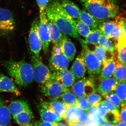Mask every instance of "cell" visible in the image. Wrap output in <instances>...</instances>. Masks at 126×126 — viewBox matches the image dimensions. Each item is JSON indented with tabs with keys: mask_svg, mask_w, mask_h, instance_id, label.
Returning <instances> with one entry per match:
<instances>
[{
	"mask_svg": "<svg viewBox=\"0 0 126 126\" xmlns=\"http://www.w3.org/2000/svg\"><path fill=\"white\" fill-rule=\"evenodd\" d=\"M45 12L48 20L54 23L63 33L80 40L75 20L65 12L59 0H52L48 2Z\"/></svg>",
	"mask_w": 126,
	"mask_h": 126,
	"instance_id": "1",
	"label": "cell"
},
{
	"mask_svg": "<svg viewBox=\"0 0 126 126\" xmlns=\"http://www.w3.org/2000/svg\"><path fill=\"white\" fill-rule=\"evenodd\" d=\"M119 112L120 121L126 124V106H121Z\"/></svg>",
	"mask_w": 126,
	"mask_h": 126,
	"instance_id": "46",
	"label": "cell"
},
{
	"mask_svg": "<svg viewBox=\"0 0 126 126\" xmlns=\"http://www.w3.org/2000/svg\"><path fill=\"white\" fill-rule=\"evenodd\" d=\"M69 126H86L85 124L84 125V124H82V123L79 122L75 123L70 124Z\"/></svg>",
	"mask_w": 126,
	"mask_h": 126,
	"instance_id": "48",
	"label": "cell"
},
{
	"mask_svg": "<svg viewBox=\"0 0 126 126\" xmlns=\"http://www.w3.org/2000/svg\"><path fill=\"white\" fill-rule=\"evenodd\" d=\"M118 82L114 78H110L100 80L96 90L103 97L115 91Z\"/></svg>",
	"mask_w": 126,
	"mask_h": 126,
	"instance_id": "17",
	"label": "cell"
},
{
	"mask_svg": "<svg viewBox=\"0 0 126 126\" xmlns=\"http://www.w3.org/2000/svg\"><path fill=\"white\" fill-rule=\"evenodd\" d=\"M38 110L41 119L44 121L50 122H58L63 118L49 107L47 102L41 101L38 106Z\"/></svg>",
	"mask_w": 126,
	"mask_h": 126,
	"instance_id": "12",
	"label": "cell"
},
{
	"mask_svg": "<svg viewBox=\"0 0 126 126\" xmlns=\"http://www.w3.org/2000/svg\"></svg>",
	"mask_w": 126,
	"mask_h": 126,
	"instance_id": "53",
	"label": "cell"
},
{
	"mask_svg": "<svg viewBox=\"0 0 126 126\" xmlns=\"http://www.w3.org/2000/svg\"><path fill=\"white\" fill-rule=\"evenodd\" d=\"M102 33L110 39L117 40L121 36L122 31L117 21L102 20L99 27Z\"/></svg>",
	"mask_w": 126,
	"mask_h": 126,
	"instance_id": "11",
	"label": "cell"
},
{
	"mask_svg": "<svg viewBox=\"0 0 126 126\" xmlns=\"http://www.w3.org/2000/svg\"><path fill=\"white\" fill-rule=\"evenodd\" d=\"M89 118V117H88ZM86 126H98L94 120L91 118H88L87 121L85 124Z\"/></svg>",
	"mask_w": 126,
	"mask_h": 126,
	"instance_id": "47",
	"label": "cell"
},
{
	"mask_svg": "<svg viewBox=\"0 0 126 126\" xmlns=\"http://www.w3.org/2000/svg\"><path fill=\"white\" fill-rule=\"evenodd\" d=\"M71 87L72 92L78 98H86L96 90L94 79L90 77L78 79Z\"/></svg>",
	"mask_w": 126,
	"mask_h": 126,
	"instance_id": "7",
	"label": "cell"
},
{
	"mask_svg": "<svg viewBox=\"0 0 126 126\" xmlns=\"http://www.w3.org/2000/svg\"><path fill=\"white\" fill-rule=\"evenodd\" d=\"M98 45L106 52H108L112 55H114L115 51V46L110 38L107 36L102 34Z\"/></svg>",
	"mask_w": 126,
	"mask_h": 126,
	"instance_id": "29",
	"label": "cell"
},
{
	"mask_svg": "<svg viewBox=\"0 0 126 126\" xmlns=\"http://www.w3.org/2000/svg\"><path fill=\"white\" fill-rule=\"evenodd\" d=\"M79 41L82 47L81 53L83 56L88 74L89 77L94 79L99 75L102 64L94 51L89 48L85 41L81 39Z\"/></svg>",
	"mask_w": 126,
	"mask_h": 126,
	"instance_id": "4",
	"label": "cell"
},
{
	"mask_svg": "<svg viewBox=\"0 0 126 126\" xmlns=\"http://www.w3.org/2000/svg\"><path fill=\"white\" fill-rule=\"evenodd\" d=\"M5 66L8 74L19 87H25L33 82V66L25 60L20 61L10 60L6 62Z\"/></svg>",
	"mask_w": 126,
	"mask_h": 126,
	"instance_id": "3",
	"label": "cell"
},
{
	"mask_svg": "<svg viewBox=\"0 0 126 126\" xmlns=\"http://www.w3.org/2000/svg\"><path fill=\"white\" fill-rule=\"evenodd\" d=\"M86 98L90 106L97 107L101 102L102 97L99 93L95 92L88 96Z\"/></svg>",
	"mask_w": 126,
	"mask_h": 126,
	"instance_id": "36",
	"label": "cell"
},
{
	"mask_svg": "<svg viewBox=\"0 0 126 126\" xmlns=\"http://www.w3.org/2000/svg\"><path fill=\"white\" fill-rule=\"evenodd\" d=\"M77 107L75 106H70L68 107L66 115L64 119L67 124H70L78 122L76 117L75 111Z\"/></svg>",
	"mask_w": 126,
	"mask_h": 126,
	"instance_id": "35",
	"label": "cell"
},
{
	"mask_svg": "<svg viewBox=\"0 0 126 126\" xmlns=\"http://www.w3.org/2000/svg\"><path fill=\"white\" fill-rule=\"evenodd\" d=\"M101 102L106 108L108 113L112 115L115 120V123L120 121L119 110L113 104L106 100Z\"/></svg>",
	"mask_w": 126,
	"mask_h": 126,
	"instance_id": "30",
	"label": "cell"
},
{
	"mask_svg": "<svg viewBox=\"0 0 126 126\" xmlns=\"http://www.w3.org/2000/svg\"><path fill=\"white\" fill-rule=\"evenodd\" d=\"M0 91L11 93L17 96H20L21 94L12 80L1 73H0Z\"/></svg>",
	"mask_w": 126,
	"mask_h": 126,
	"instance_id": "18",
	"label": "cell"
},
{
	"mask_svg": "<svg viewBox=\"0 0 126 126\" xmlns=\"http://www.w3.org/2000/svg\"><path fill=\"white\" fill-rule=\"evenodd\" d=\"M58 122H50L40 120L35 122L34 123L35 126H55Z\"/></svg>",
	"mask_w": 126,
	"mask_h": 126,
	"instance_id": "43",
	"label": "cell"
},
{
	"mask_svg": "<svg viewBox=\"0 0 126 126\" xmlns=\"http://www.w3.org/2000/svg\"><path fill=\"white\" fill-rule=\"evenodd\" d=\"M87 114L89 118L92 119L95 115L98 113L97 107L90 106L87 111Z\"/></svg>",
	"mask_w": 126,
	"mask_h": 126,
	"instance_id": "44",
	"label": "cell"
},
{
	"mask_svg": "<svg viewBox=\"0 0 126 126\" xmlns=\"http://www.w3.org/2000/svg\"><path fill=\"white\" fill-rule=\"evenodd\" d=\"M98 113L100 116L102 118L105 122H107V116L108 112L103 104L101 102L97 106Z\"/></svg>",
	"mask_w": 126,
	"mask_h": 126,
	"instance_id": "41",
	"label": "cell"
},
{
	"mask_svg": "<svg viewBox=\"0 0 126 126\" xmlns=\"http://www.w3.org/2000/svg\"><path fill=\"white\" fill-rule=\"evenodd\" d=\"M76 117L78 122L82 124H86L88 119L87 113L84 110L77 107L75 111Z\"/></svg>",
	"mask_w": 126,
	"mask_h": 126,
	"instance_id": "37",
	"label": "cell"
},
{
	"mask_svg": "<svg viewBox=\"0 0 126 126\" xmlns=\"http://www.w3.org/2000/svg\"><path fill=\"white\" fill-rule=\"evenodd\" d=\"M75 107L84 111H87L90 107L86 98H78L77 102Z\"/></svg>",
	"mask_w": 126,
	"mask_h": 126,
	"instance_id": "40",
	"label": "cell"
},
{
	"mask_svg": "<svg viewBox=\"0 0 126 126\" xmlns=\"http://www.w3.org/2000/svg\"><path fill=\"white\" fill-rule=\"evenodd\" d=\"M85 10L100 20L109 19L118 14L119 7L116 0H78Z\"/></svg>",
	"mask_w": 126,
	"mask_h": 126,
	"instance_id": "2",
	"label": "cell"
},
{
	"mask_svg": "<svg viewBox=\"0 0 126 126\" xmlns=\"http://www.w3.org/2000/svg\"><path fill=\"white\" fill-rule=\"evenodd\" d=\"M54 78L66 88L71 87L76 81L74 75L67 69L51 71Z\"/></svg>",
	"mask_w": 126,
	"mask_h": 126,
	"instance_id": "13",
	"label": "cell"
},
{
	"mask_svg": "<svg viewBox=\"0 0 126 126\" xmlns=\"http://www.w3.org/2000/svg\"><path fill=\"white\" fill-rule=\"evenodd\" d=\"M116 123L114 126H126V124L121 121H119Z\"/></svg>",
	"mask_w": 126,
	"mask_h": 126,
	"instance_id": "49",
	"label": "cell"
},
{
	"mask_svg": "<svg viewBox=\"0 0 126 126\" xmlns=\"http://www.w3.org/2000/svg\"><path fill=\"white\" fill-rule=\"evenodd\" d=\"M11 115L4 101L0 96V126H7L11 122Z\"/></svg>",
	"mask_w": 126,
	"mask_h": 126,
	"instance_id": "23",
	"label": "cell"
},
{
	"mask_svg": "<svg viewBox=\"0 0 126 126\" xmlns=\"http://www.w3.org/2000/svg\"><path fill=\"white\" fill-rule=\"evenodd\" d=\"M60 4L65 12L74 19H78L81 10L73 2L70 0H60Z\"/></svg>",
	"mask_w": 126,
	"mask_h": 126,
	"instance_id": "22",
	"label": "cell"
},
{
	"mask_svg": "<svg viewBox=\"0 0 126 126\" xmlns=\"http://www.w3.org/2000/svg\"><path fill=\"white\" fill-rule=\"evenodd\" d=\"M114 91L121 100V106H126V82L118 83Z\"/></svg>",
	"mask_w": 126,
	"mask_h": 126,
	"instance_id": "32",
	"label": "cell"
},
{
	"mask_svg": "<svg viewBox=\"0 0 126 126\" xmlns=\"http://www.w3.org/2000/svg\"><path fill=\"white\" fill-rule=\"evenodd\" d=\"M113 75L118 82H126V65L118 61H116V67Z\"/></svg>",
	"mask_w": 126,
	"mask_h": 126,
	"instance_id": "28",
	"label": "cell"
},
{
	"mask_svg": "<svg viewBox=\"0 0 126 126\" xmlns=\"http://www.w3.org/2000/svg\"><path fill=\"white\" fill-rule=\"evenodd\" d=\"M70 71L74 75L76 80L85 78L87 69L83 56L81 53L78 55L74 61Z\"/></svg>",
	"mask_w": 126,
	"mask_h": 126,
	"instance_id": "16",
	"label": "cell"
},
{
	"mask_svg": "<svg viewBox=\"0 0 126 126\" xmlns=\"http://www.w3.org/2000/svg\"><path fill=\"white\" fill-rule=\"evenodd\" d=\"M116 65L114 55L107 58L102 64L99 74L100 80L111 78L113 74Z\"/></svg>",
	"mask_w": 126,
	"mask_h": 126,
	"instance_id": "19",
	"label": "cell"
},
{
	"mask_svg": "<svg viewBox=\"0 0 126 126\" xmlns=\"http://www.w3.org/2000/svg\"><path fill=\"white\" fill-rule=\"evenodd\" d=\"M38 33L42 48L45 54L48 53L50 42L48 29V21L46 12L40 13Z\"/></svg>",
	"mask_w": 126,
	"mask_h": 126,
	"instance_id": "9",
	"label": "cell"
},
{
	"mask_svg": "<svg viewBox=\"0 0 126 126\" xmlns=\"http://www.w3.org/2000/svg\"><path fill=\"white\" fill-rule=\"evenodd\" d=\"M16 25L12 13L0 7V37H8L14 33Z\"/></svg>",
	"mask_w": 126,
	"mask_h": 126,
	"instance_id": "6",
	"label": "cell"
},
{
	"mask_svg": "<svg viewBox=\"0 0 126 126\" xmlns=\"http://www.w3.org/2000/svg\"><path fill=\"white\" fill-rule=\"evenodd\" d=\"M22 126H35L34 124H32V123H30L29 124H26L25 125H24Z\"/></svg>",
	"mask_w": 126,
	"mask_h": 126,
	"instance_id": "52",
	"label": "cell"
},
{
	"mask_svg": "<svg viewBox=\"0 0 126 126\" xmlns=\"http://www.w3.org/2000/svg\"><path fill=\"white\" fill-rule=\"evenodd\" d=\"M31 60L33 70V79L37 83L42 86L53 78L52 71L44 64L39 55L32 54Z\"/></svg>",
	"mask_w": 126,
	"mask_h": 126,
	"instance_id": "5",
	"label": "cell"
},
{
	"mask_svg": "<svg viewBox=\"0 0 126 126\" xmlns=\"http://www.w3.org/2000/svg\"><path fill=\"white\" fill-rule=\"evenodd\" d=\"M59 46L62 53L70 62L73 61L76 55L77 50L74 44L66 35L63 34Z\"/></svg>",
	"mask_w": 126,
	"mask_h": 126,
	"instance_id": "15",
	"label": "cell"
},
{
	"mask_svg": "<svg viewBox=\"0 0 126 126\" xmlns=\"http://www.w3.org/2000/svg\"><path fill=\"white\" fill-rule=\"evenodd\" d=\"M48 21L50 41L54 45L59 46L63 34L61 32L54 23L48 20Z\"/></svg>",
	"mask_w": 126,
	"mask_h": 126,
	"instance_id": "26",
	"label": "cell"
},
{
	"mask_svg": "<svg viewBox=\"0 0 126 126\" xmlns=\"http://www.w3.org/2000/svg\"><path fill=\"white\" fill-rule=\"evenodd\" d=\"M39 19L35 18L32 22L29 35L30 48L33 54L39 56L42 48V44L39 37L38 29Z\"/></svg>",
	"mask_w": 126,
	"mask_h": 126,
	"instance_id": "10",
	"label": "cell"
},
{
	"mask_svg": "<svg viewBox=\"0 0 126 126\" xmlns=\"http://www.w3.org/2000/svg\"><path fill=\"white\" fill-rule=\"evenodd\" d=\"M105 98L106 100L110 102L114 105L119 110L121 108V102L119 97L115 93H111L108 94Z\"/></svg>",
	"mask_w": 126,
	"mask_h": 126,
	"instance_id": "38",
	"label": "cell"
},
{
	"mask_svg": "<svg viewBox=\"0 0 126 126\" xmlns=\"http://www.w3.org/2000/svg\"><path fill=\"white\" fill-rule=\"evenodd\" d=\"M70 61L61 53L52 54L49 60V69L51 71L67 69Z\"/></svg>",
	"mask_w": 126,
	"mask_h": 126,
	"instance_id": "14",
	"label": "cell"
},
{
	"mask_svg": "<svg viewBox=\"0 0 126 126\" xmlns=\"http://www.w3.org/2000/svg\"><path fill=\"white\" fill-rule=\"evenodd\" d=\"M41 86L43 95L50 99H59L64 93L69 90V89L64 87L54 77Z\"/></svg>",
	"mask_w": 126,
	"mask_h": 126,
	"instance_id": "8",
	"label": "cell"
},
{
	"mask_svg": "<svg viewBox=\"0 0 126 126\" xmlns=\"http://www.w3.org/2000/svg\"><path fill=\"white\" fill-rule=\"evenodd\" d=\"M13 118L17 124L20 126H22L30 123L33 118V115L31 110H25L20 112Z\"/></svg>",
	"mask_w": 126,
	"mask_h": 126,
	"instance_id": "27",
	"label": "cell"
},
{
	"mask_svg": "<svg viewBox=\"0 0 126 126\" xmlns=\"http://www.w3.org/2000/svg\"></svg>",
	"mask_w": 126,
	"mask_h": 126,
	"instance_id": "54",
	"label": "cell"
},
{
	"mask_svg": "<svg viewBox=\"0 0 126 126\" xmlns=\"http://www.w3.org/2000/svg\"><path fill=\"white\" fill-rule=\"evenodd\" d=\"M78 19L87 25L92 30L99 29V25L102 21L95 18L85 10H81Z\"/></svg>",
	"mask_w": 126,
	"mask_h": 126,
	"instance_id": "21",
	"label": "cell"
},
{
	"mask_svg": "<svg viewBox=\"0 0 126 126\" xmlns=\"http://www.w3.org/2000/svg\"><path fill=\"white\" fill-rule=\"evenodd\" d=\"M55 126H70L67 124L64 123H57V124Z\"/></svg>",
	"mask_w": 126,
	"mask_h": 126,
	"instance_id": "51",
	"label": "cell"
},
{
	"mask_svg": "<svg viewBox=\"0 0 126 126\" xmlns=\"http://www.w3.org/2000/svg\"><path fill=\"white\" fill-rule=\"evenodd\" d=\"M60 98L62 101L67 107L75 106L77 102L78 97L74 94L69 90L66 91L61 95Z\"/></svg>",
	"mask_w": 126,
	"mask_h": 126,
	"instance_id": "31",
	"label": "cell"
},
{
	"mask_svg": "<svg viewBox=\"0 0 126 126\" xmlns=\"http://www.w3.org/2000/svg\"><path fill=\"white\" fill-rule=\"evenodd\" d=\"M101 126H114V125L112 124V123L107 122L104 123Z\"/></svg>",
	"mask_w": 126,
	"mask_h": 126,
	"instance_id": "50",
	"label": "cell"
},
{
	"mask_svg": "<svg viewBox=\"0 0 126 126\" xmlns=\"http://www.w3.org/2000/svg\"><path fill=\"white\" fill-rule=\"evenodd\" d=\"M115 45L118 61L126 65V36L122 33Z\"/></svg>",
	"mask_w": 126,
	"mask_h": 126,
	"instance_id": "20",
	"label": "cell"
},
{
	"mask_svg": "<svg viewBox=\"0 0 126 126\" xmlns=\"http://www.w3.org/2000/svg\"><path fill=\"white\" fill-rule=\"evenodd\" d=\"M9 108L13 117L25 110H30L27 102L20 99L12 101L9 105Z\"/></svg>",
	"mask_w": 126,
	"mask_h": 126,
	"instance_id": "24",
	"label": "cell"
},
{
	"mask_svg": "<svg viewBox=\"0 0 126 126\" xmlns=\"http://www.w3.org/2000/svg\"><path fill=\"white\" fill-rule=\"evenodd\" d=\"M93 51L94 54L102 64L107 59L106 51L98 45L96 46Z\"/></svg>",
	"mask_w": 126,
	"mask_h": 126,
	"instance_id": "39",
	"label": "cell"
},
{
	"mask_svg": "<svg viewBox=\"0 0 126 126\" xmlns=\"http://www.w3.org/2000/svg\"><path fill=\"white\" fill-rule=\"evenodd\" d=\"M49 0H36L37 5L39 9L40 13L45 11V9Z\"/></svg>",
	"mask_w": 126,
	"mask_h": 126,
	"instance_id": "42",
	"label": "cell"
},
{
	"mask_svg": "<svg viewBox=\"0 0 126 126\" xmlns=\"http://www.w3.org/2000/svg\"><path fill=\"white\" fill-rule=\"evenodd\" d=\"M75 23L77 31L79 34L86 38L92 30L91 28L78 19L75 20Z\"/></svg>",
	"mask_w": 126,
	"mask_h": 126,
	"instance_id": "34",
	"label": "cell"
},
{
	"mask_svg": "<svg viewBox=\"0 0 126 126\" xmlns=\"http://www.w3.org/2000/svg\"><path fill=\"white\" fill-rule=\"evenodd\" d=\"M116 20L121 30L122 33L126 36V19H116Z\"/></svg>",
	"mask_w": 126,
	"mask_h": 126,
	"instance_id": "45",
	"label": "cell"
},
{
	"mask_svg": "<svg viewBox=\"0 0 126 126\" xmlns=\"http://www.w3.org/2000/svg\"><path fill=\"white\" fill-rule=\"evenodd\" d=\"M47 102L50 109L64 119L67 112V107L63 101L58 99H50Z\"/></svg>",
	"mask_w": 126,
	"mask_h": 126,
	"instance_id": "25",
	"label": "cell"
},
{
	"mask_svg": "<svg viewBox=\"0 0 126 126\" xmlns=\"http://www.w3.org/2000/svg\"><path fill=\"white\" fill-rule=\"evenodd\" d=\"M102 34L99 29L92 30L90 33L85 38V41L87 44L98 45Z\"/></svg>",
	"mask_w": 126,
	"mask_h": 126,
	"instance_id": "33",
	"label": "cell"
}]
</instances>
